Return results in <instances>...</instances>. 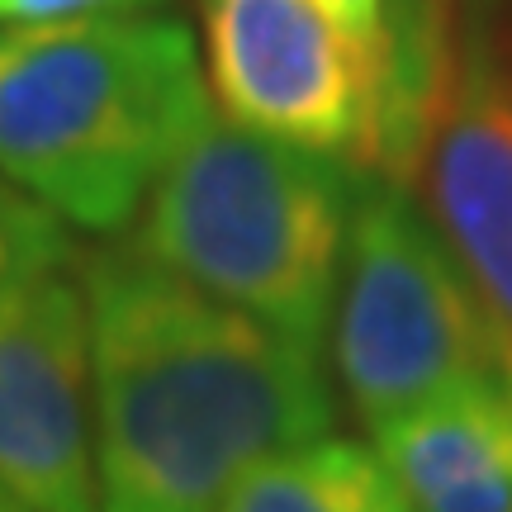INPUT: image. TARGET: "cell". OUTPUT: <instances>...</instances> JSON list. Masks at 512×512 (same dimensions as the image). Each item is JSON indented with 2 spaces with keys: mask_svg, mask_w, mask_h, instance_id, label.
Returning <instances> with one entry per match:
<instances>
[{
  "mask_svg": "<svg viewBox=\"0 0 512 512\" xmlns=\"http://www.w3.org/2000/svg\"><path fill=\"white\" fill-rule=\"evenodd\" d=\"M76 285L100 512H219L261 460L332 437L323 351L200 294L133 242L76 256Z\"/></svg>",
  "mask_w": 512,
  "mask_h": 512,
  "instance_id": "1",
  "label": "cell"
},
{
  "mask_svg": "<svg viewBox=\"0 0 512 512\" xmlns=\"http://www.w3.org/2000/svg\"><path fill=\"white\" fill-rule=\"evenodd\" d=\"M209 114L181 19L0 24V176L67 228L124 233Z\"/></svg>",
  "mask_w": 512,
  "mask_h": 512,
  "instance_id": "2",
  "label": "cell"
},
{
  "mask_svg": "<svg viewBox=\"0 0 512 512\" xmlns=\"http://www.w3.org/2000/svg\"><path fill=\"white\" fill-rule=\"evenodd\" d=\"M413 185L512 337V0H465L451 15Z\"/></svg>",
  "mask_w": 512,
  "mask_h": 512,
  "instance_id": "5",
  "label": "cell"
},
{
  "mask_svg": "<svg viewBox=\"0 0 512 512\" xmlns=\"http://www.w3.org/2000/svg\"><path fill=\"white\" fill-rule=\"evenodd\" d=\"M76 261L72 228L0 176V294L62 275Z\"/></svg>",
  "mask_w": 512,
  "mask_h": 512,
  "instance_id": "10",
  "label": "cell"
},
{
  "mask_svg": "<svg viewBox=\"0 0 512 512\" xmlns=\"http://www.w3.org/2000/svg\"><path fill=\"white\" fill-rule=\"evenodd\" d=\"M313 5L366 53L370 72H375V91H380V62L389 48V34H394L399 0H313Z\"/></svg>",
  "mask_w": 512,
  "mask_h": 512,
  "instance_id": "11",
  "label": "cell"
},
{
  "mask_svg": "<svg viewBox=\"0 0 512 512\" xmlns=\"http://www.w3.org/2000/svg\"><path fill=\"white\" fill-rule=\"evenodd\" d=\"M0 489L24 512H100L91 332L67 275L0 294Z\"/></svg>",
  "mask_w": 512,
  "mask_h": 512,
  "instance_id": "7",
  "label": "cell"
},
{
  "mask_svg": "<svg viewBox=\"0 0 512 512\" xmlns=\"http://www.w3.org/2000/svg\"><path fill=\"white\" fill-rule=\"evenodd\" d=\"M219 512H408L375 446L318 437L261 460Z\"/></svg>",
  "mask_w": 512,
  "mask_h": 512,
  "instance_id": "9",
  "label": "cell"
},
{
  "mask_svg": "<svg viewBox=\"0 0 512 512\" xmlns=\"http://www.w3.org/2000/svg\"><path fill=\"white\" fill-rule=\"evenodd\" d=\"M0 512H24V508H19L15 498H10V494H5V489H0Z\"/></svg>",
  "mask_w": 512,
  "mask_h": 512,
  "instance_id": "13",
  "label": "cell"
},
{
  "mask_svg": "<svg viewBox=\"0 0 512 512\" xmlns=\"http://www.w3.org/2000/svg\"><path fill=\"white\" fill-rule=\"evenodd\" d=\"M370 437L408 512H512L508 375L456 384Z\"/></svg>",
  "mask_w": 512,
  "mask_h": 512,
  "instance_id": "8",
  "label": "cell"
},
{
  "mask_svg": "<svg viewBox=\"0 0 512 512\" xmlns=\"http://www.w3.org/2000/svg\"><path fill=\"white\" fill-rule=\"evenodd\" d=\"M166 0H0V24H53V19L152 15Z\"/></svg>",
  "mask_w": 512,
  "mask_h": 512,
  "instance_id": "12",
  "label": "cell"
},
{
  "mask_svg": "<svg viewBox=\"0 0 512 512\" xmlns=\"http://www.w3.org/2000/svg\"><path fill=\"white\" fill-rule=\"evenodd\" d=\"M361 171L209 114L157 176L133 247L294 347L323 351Z\"/></svg>",
  "mask_w": 512,
  "mask_h": 512,
  "instance_id": "3",
  "label": "cell"
},
{
  "mask_svg": "<svg viewBox=\"0 0 512 512\" xmlns=\"http://www.w3.org/2000/svg\"><path fill=\"white\" fill-rule=\"evenodd\" d=\"M508 342L413 190L361 171L328 328L356 418L380 427L456 384L503 375Z\"/></svg>",
  "mask_w": 512,
  "mask_h": 512,
  "instance_id": "4",
  "label": "cell"
},
{
  "mask_svg": "<svg viewBox=\"0 0 512 512\" xmlns=\"http://www.w3.org/2000/svg\"><path fill=\"white\" fill-rule=\"evenodd\" d=\"M200 24L209 91L228 124L370 171L375 72L313 0H200Z\"/></svg>",
  "mask_w": 512,
  "mask_h": 512,
  "instance_id": "6",
  "label": "cell"
},
{
  "mask_svg": "<svg viewBox=\"0 0 512 512\" xmlns=\"http://www.w3.org/2000/svg\"><path fill=\"white\" fill-rule=\"evenodd\" d=\"M503 375H508V394H512V342H508V361H503Z\"/></svg>",
  "mask_w": 512,
  "mask_h": 512,
  "instance_id": "14",
  "label": "cell"
}]
</instances>
